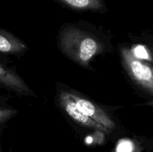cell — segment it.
<instances>
[{"label":"cell","instance_id":"cell-1","mask_svg":"<svg viewBox=\"0 0 153 152\" xmlns=\"http://www.w3.org/2000/svg\"><path fill=\"white\" fill-rule=\"evenodd\" d=\"M59 46L66 56L83 66H88L91 59L104 49V45L95 36L73 27L61 31Z\"/></svg>","mask_w":153,"mask_h":152},{"label":"cell","instance_id":"cell-2","mask_svg":"<svg viewBox=\"0 0 153 152\" xmlns=\"http://www.w3.org/2000/svg\"><path fill=\"white\" fill-rule=\"evenodd\" d=\"M123 63L130 77L146 92L153 95V66L143 60L136 58L131 50H120Z\"/></svg>","mask_w":153,"mask_h":152},{"label":"cell","instance_id":"cell-3","mask_svg":"<svg viewBox=\"0 0 153 152\" xmlns=\"http://www.w3.org/2000/svg\"><path fill=\"white\" fill-rule=\"evenodd\" d=\"M69 94L76 103L77 108L85 116H88L96 122L101 125L108 131H110L115 129L116 125L113 119H111L110 115L100 106L94 104L87 98H83L75 92L70 91Z\"/></svg>","mask_w":153,"mask_h":152},{"label":"cell","instance_id":"cell-4","mask_svg":"<svg viewBox=\"0 0 153 152\" xmlns=\"http://www.w3.org/2000/svg\"><path fill=\"white\" fill-rule=\"evenodd\" d=\"M58 102H59L60 106L64 109V110H65L66 113L80 125L87 127V128H91V129L103 131V132H108L109 131L101 125L82 113L77 108L76 103L74 102L73 98L69 94V92L67 91L62 90L59 92Z\"/></svg>","mask_w":153,"mask_h":152},{"label":"cell","instance_id":"cell-5","mask_svg":"<svg viewBox=\"0 0 153 152\" xmlns=\"http://www.w3.org/2000/svg\"><path fill=\"white\" fill-rule=\"evenodd\" d=\"M0 83L21 95L35 96V94L17 74L1 64H0Z\"/></svg>","mask_w":153,"mask_h":152},{"label":"cell","instance_id":"cell-6","mask_svg":"<svg viewBox=\"0 0 153 152\" xmlns=\"http://www.w3.org/2000/svg\"><path fill=\"white\" fill-rule=\"evenodd\" d=\"M28 49V46L6 30L0 28V52L10 55L22 54Z\"/></svg>","mask_w":153,"mask_h":152},{"label":"cell","instance_id":"cell-7","mask_svg":"<svg viewBox=\"0 0 153 152\" xmlns=\"http://www.w3.org/2000/svg\"><path fill=\"white\" fill-rule=\"evenodd\" d=\"M66 7L80 11L101 12L105 10L103 0H55Z\"/></svg>","mask_w":153,"mask_h":152},{"label":"cell","instance_id":"cell-8","mask_svg":"<svg viewBox=\"0 0 153 152\" xmlns=\"http://www.w3.org/2000/svg\"><path fill=\"white\" fill-rule=\"evenodd\" d=\"M131 52L136 58H139V59L152 61L153 58L152 55L149 51L146 49V46H142V45H137L132 48Z\"/></svg>","mask_w":153,"mask_h":152},{"label":"cell","instance_id":"cell-9","mask_svg":"<svg viewBox=\"0 0 153 152\" xmlns=\"http://www.w3.org/2000/svg\"><path fill=\"white\" fill-rule=\"evenodd\" d=\"M135 146L129 139H122L119 142L116 148V152H134Z\"/></svg>","mask_w":153,"mask_h":152},{"label":"cell","instance_id":"cell-10","mask_svg":"<svg viewBox=\"0 0 153 152\" xmlns=\"http://www.w3.org/2000/svg\"><path fill=\"white\" fill-rule=\"evenodd\" d=\"M17 113V110L13 109L0 107V125L4 123Z\"/></svg>","mask_w":153,"mask_h":152},{"label":"cell","instance_id":"cell-11","mask_svg":"<svg viewBox=\"0 0 153 152\" xmlns=\"http://www.w3.org/2000/svg\"><path fill=\"white\" fill-rule=\"evenodd\" d=\"M152 55H153V48H152ZM148 104H149V105H150V106H153V99L150 101V102L148 103Z\"/></svg>","mask_w":153,"mask_h":152}]
</instances>
